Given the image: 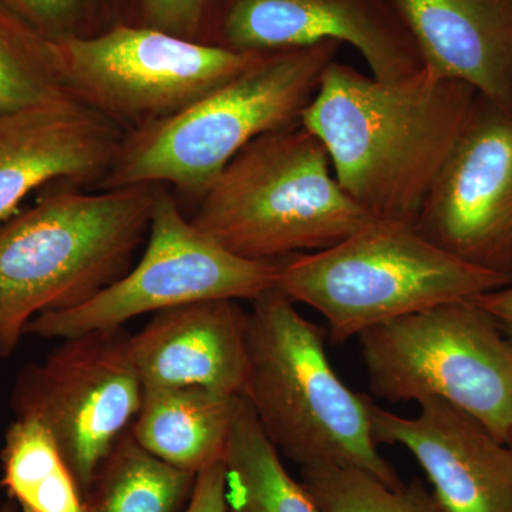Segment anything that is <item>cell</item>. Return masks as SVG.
<instances>
[{
    "label": "cell",
    "mask_w": 512,
    "mask_h": 512,
    "mask_svg": "<svg viewBox=\"0 0 512 512\" xmlns=\"http://www.w3.org/2000/svg\"><path fill=\"white\" fill-rule=\"evenodd\" d=\"M476 96L426 67L387 83L333 60L301 124L322 141L340 187L362 210L414 225Z\"/></svg>",
    "instance_id": "obj_1"
},
{
    "label": "cell",
    "mask_w": 512,
    "mask_h": 512,
    "mask_svg": "<svg viewBox=\"0 0 512 512\" xmlns=\"http://www.w3.org/2000/svg\"><path fill=\"white\" fill-rule=\"evenodd\" d=\"M153 205L154 185L57 184L0 222V357L16 352L37 316L82 305L126 275Z\"/></svg>",
    "instance_id": "obj_2"
},
{
    "label": "cell",
    "mask_w": 512,
    "mask_h": 512,
    "mask_svg": "<svg viewBox=\"0 0 512 512\" xmlns=\"http://www.w3.org/2000/svg\"><path fill=\"white\" fill-rule=\"evenodd\" d=\"M325 336L284 292L261 293L248 312L244 399L272 444L299 467L355 468L400 490L373 434L375 404L340 379Z\"/></svg>",
    "instance_id": "obj_3"
},
{
    "label": "cell",
    "mask_w": 512,
    "mask_h": 512,
    "mask_svg": "<svg viewBox=\"0 0 512 512\" xmlns=\"http://www.w3.org/2000/svg\"><path fill=\"white\" fill-rule=\"evenodd\" d=\"M339 43L259 55L227 83L170 119L124 133L97 190L165 185L195 205L242 148L301 124Z\"/></svg>",
    "instance_id": "obj_4"
},
{
    "label": "cell",
    "mask_w": 512,
    "mask_h": 512,
    "mask_svg": "<svg viewBox=\"0 0 512 512\" xmlns=\"http://www.w3.org/2000/svg\"><path fill=\"white\" fill-rule=\"evenodd\" d=\"M188 217L251 261L322 251L376 221L343 191L326 147L302 124L242 148Z\"/></svg>",
    "instance_id": "obj_5"
},
{
    "label": "cell",
    "mask_w": 512,
    "mask_h": 512,
    "mask_svg": "<svg viewBox=\"0 0 512 512\" xmlns=\"http://www.w3.org/2000/svg\"><path fill=\"white\" fill-rule=\"evenodd\" d=\"M507 285L503 276L437 247L414 225L379 220L333 247L282 259L276 282L293 302L323 316L333 343Z\"/></svg>",
    "instance_id": "obj_6"
},
{
    "label": "cell",
    "mask_w": 512,
    "mask_h": 512,
    "mask_svg": "<svg viewBox=\"0 0 512 512\" xmlns=\"http://www.w3.org/2000/svg\"><path fill=\"white\" fill-rule=\"evenodd\" d=\"M359 342L373 396L444 400L510 443L512 338L474 299L390 320Z\"/></svg>",
    "instance_id": "obj_7"
},
{
    "label": "cell",
    "mask_w": 512,
    "mask_h": 512,
    "mask_svg": "<svg viewBox=\"0 0 512 512\" xmlns=\"http://www.w3.org/2000/svg\"><path fill=\"white\" fill-rule=\"evenodd\" d=\"M147 245L140 261L89 301L47 312L25 335L67 339L93 330L124 328L144 313L212 299H249L276 288L282 261H251L231 254L185 214L170 188L154 185Z\"/></svg>",
    "instance_id": "obj_8"
},
{
    "label": "cell",
    "mask_w": 512,
    "mask_h": 512,
    "mask_svg": "<svg viewBox=\"0 0 512 512\" xmlns=\"http://www.w3.org/2000/svg\"><path fill=\"white\" fill-rule=\"evenodd\" d=\"M53 49L67 96L124 133L181 113L259 56L121 23Z\"/></svg>",
    "instance_id": "obj_9"
},
{
    "label": "cell",
    "mask_w": 512,
    "mask_h": 512,
    "mask_svg": "<svg viewBox=\"0 0 512 512\" xmlns=\"http://www.w3.org/2000/svg\"><path fill=\"white\" fill-rule=\"evenodd\" d=\"M124 328L93 330L23 367L13 386L16 417L40 421L79 481L84 497L101 461L143 404L144 386Z\"/></svg>",
    "instance_id": "obj_10"
},
{
    "label": "cell",
    "mask_w": 512,
    "mask_h": 512,
    "mask_svg": "<svg viewBox=\"0 0 512 512\" xmlns=\"http://www.w3.org/2000/svg\"><path fill=\"white\" fill-rule=\"evenodd\" d=\"M434 245L512 284V111L477 93L414 222Z\"/></svg>",
    "instance_id": "obj_11"
},
{
    "label": "cell",
    "mask_w": 512,
    "mask_h": 512,
    "mask_svg": "<svg viewBox=\"0 0 512 512\" xmlns=\"http://www.w3.org/2000/svg\"><path fill=\"white\" fill-rule=\"evenodd\" d=\"M328 40L355 47L382 82H403L424 69L392 0H225L214 46L265 55Z\"/></svg>",
    "instance_id": "obj_12"
},
{
    "label": "cell",
    "mask_w": 512,
    "mask_h": 512,
    "mask_svg": "<svg viewBox=\"0 0 512 512\" xmlns=\"http://www.w3.org/2000/svg\"><path fill=\"white\" fill-rule=\"evenodd\" d=\"M417 404L416 417L373 407V434L377 444L413 454L429 478L434 510L512 512V448L453 404Z\"/></svg>",
    "instance_id": "obj_13"
},
{
    "label": "cell",
    "mask_w": 512,
    "mask_h": 512,
    "mask_svg": "<svg viewBox=\"0 0 512 512\" xmlns=\"http://www.w3.org/2000/svg\"><path fill=\"white\" fill-rule=\"evenodd\" d=\"M124 131L72 99L0 111V222L37 188L97 190Z\"/></svg>",
    "instance_id": "obj_14"
},
{
    "label": "cell",
    "mask_w": 512,
    "mask_h": 512,
    "mask_svg": "<svg viewBox=\"0 0 512 512\" xmlns=\"http://www.w3.org/2000/svg\"><path fill=\"white\" fill-rule=\"evenodd\" d=\"M248 312L235 299L175 306L130 338L144 389L202 387L244 397L249 376Z\"/></svg>",
    "instance_id": "obj_15"
},
{
    "label": "cell",
    "mask_w": 512,
    "mask_h": 512,
    "mask_svg": "<svg viewBox=\"0 0 512 512\" xmlns=\"http://www.w3.org/2000/svg\"><path fill=\"white\" fill-rule=\"evenodd\" d=\"M424 67L512 111V0H392Z\"/></svg>",
    "instance_id": "obj_16"
},
{
    "label": "cell",
    "mask_w": 512,
    "mask_h": 512,
    "mask_svg": "<svg viewBox=\"0 0 512 512\" xmlns=\"http://www.w3.org/2000/svg\"><path fill=\"white\" fill-rule=\"evenodd\" d=\"M241 400L202 387H148L131 433L154 456L198 476L224 461Z\"/></svg>",
    "instance_id": "obj_17"
},
{
    "label": "cell",
    "mask_w": 512,
    "mask_h": 512,
    "mask_svg": "<svg viewBox=\"0 0 512 512\" xmlns=\"http://www.w3.org/2000/svg\"><path fill=\"white\" fill-rule=\"evenodd\" d=\"M225 512H322L242 397L224 456Z\"/></svg>",
    "instance_id": "obj_18"
},
{
    "label": "cell",
    "mask_w": 512,
    "mask_h": 512,
    "mask_svg": "<svg viewBox=\"0 0 512 512\" xmlns=\"http://www.w3.org/2000/svg\"><path fill=\"white\" fill-rule=\"evenodd\" d=\"M197 474L165 463L124 431L86 494L89 512H184Z\"/></svg>",
    "instance_id": "obj_19"
},
{
    "label": "cell",
    "mask_w": 512,
    "mask_h": 512,
    "mask_svg": "<svg viewBox=\"0 0 512 512\" xmlns=\"http://www.w3.org/2000/svg\"><path fill=\"white\" fill-rule=\"evenodd\" d=\"M0 461L3 488L23 512H89L79 481L40 421L16 417Z\"/></svg>",
    "instance_id": "obj_20"
},
{
    "label": "cell",
    "mask_w": 512,
    "mask_h": 512,
    "mask_svg": "<svg viewBox=\"0 0 512 512\" xmlns=\"http://www.w3.org/2000/svg\"><path fill=\"white\" fill-rule=\"evenodd\" d=\"M66 99L53 42L0 8V111Z\"/></svg>",
    "instance_id": "obj_21"
},
{
    "label": "cell",
    "mask_w": 512,
    "mask_h": 512,
    "mask_svg": "<svg viewBox=\"0 0 512 512\" xmlns=\"http://www.w3.org/2000/svg\"><path fill=\"white\" fill-rule=\"evenodd\" d=\"M301 476L322 512H436L419 483L393 490L363 471L333 466L301 468Z\"/></svg>",
    "instance_id": "obj_22"
},
{
    "label": "cell",
    "mask_w": 512,
    "mask_h": 512,
    "mask_svg": "<svg viewBox=\"0 0 512 512\" xmlns=\"http://www.w3.org/2000/svg\"><path fill=\"white\" fill-rule=\"evenodd\" d=\"M0 8L53 43L86 39L120 25L117 0H0Z\"/></svg>",
    "instance_id": "obj_23"
},
{
    "label": "cell",
    "mask_w": 512,
    "mask_h": 512,
    "mask_svg": "<svg viewBox=\"0 0 512 512\" xmlns=\"http://www.w3.org/2000/svg\"><path fill=\"white\" fill-rule=\"evenodd\" d=\"M225 0H117L121 25L214 45Z\"/></svg>",
    "instance_id": "obj_24"
},
{
    "label": "cell",
    "mask_w": 512,
    "mask_h": 512,
    "mask_svg": "<svg viewBox=\"0 0 512 512\" xmlns=\"http://www.w3.org/2000/svg\"><path fill=\"white\" fill-rule=\"evenodd\" d=\"M184 512H225L224 461L201 471Z\"/></svg>",
    "instance_id": "obj_25"
},
{
    "label": "cell",
    "mask_w": 512,
    "mask_h": 512,
    "mask_svg": "<svg viewBox=\"0 0 512 512\" xmlns=\"http://www.w3.org/2000/svg\"><path fill=\"white\" fill-rule=\"evenodd\" d=\"M474 301L490 313L512 338V284L477 296Z\"/></svg>",
    "instance_id": "obj_26"
},
{
    "label": "cell",
    "mask_w": 512,
    "mask_h": 512,
    "mask_svg": "<svg viewBox=\"0 0 512 512\" xmlns=\"http://www.w3.org/2000/svg\"><path fill=\"white\" fill-rule=\"evenodd\" d=\"M0 512H18V505L13 503L12 500L6 501L0 505Z\"/></svg>",
    "instance_id": "obj_27"
},
{
    "label": "cell",
    "mask_w": 512,
    "mask_h": 512,
    "mask_svg": "<svg viewBox=\"0 0 512 512\" xmlns=\"http://www.w3.org/2000/svg\"><path fill=\"white\" fill-rule=\"evenodd\" d=\"M508 446H510L512 448V436H511V439H510V443H508Z\"/></svg>",
    "instance_id": "obj_28"
}]
</instances>
